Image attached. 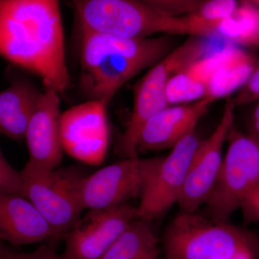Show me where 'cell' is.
<instances>
[{"mask_svg": "<svg viewBox=\"0 0 259 259\" xmlns=\"http://www.w3.org/2000/svg\"><path fill=\"white\" fill-rule=\"evenodd\" d=\"M0 56L64 93L71 83L60 0H0Z\"/></svg>", "mask_w": 259, "mask_h": 259, "instance_id": "cell-1", "label": "cell"}, {"mask_svg": "<svg viewBox=\"0 0 259 259\" xmlns=\"http://www.w3.org/2000/svg\"><path fill=\"white\" fill-rule=\"evenodd\" d=\"M80 83L90 100L109 103L125 83L175 47V35L131 38L81 31Z\"/></svg>", "mask_w": 259, "mask_h": 259, "instance_id": "cell-2", "label": "cell"}, {"mask_svg": "<svg viewBox=\"0 0 259 259\" xmlns=\"http://www.w3.org/2000/svg\"><path fill=\"white\" fill-rule=\"evenodd\" d=\"M162 243L163 259H230L243 253L259 257V239L253 233L197 212L177 214Z\"/></svg>", "mask_w": 259, "mask_h": 259, "instance_id": "cell-3", "label": "cell"}, {"mask_svg": "<svg viewBox=\"0 0 259 259\" xmlns=\"http://www.w3.org/2000/svg\"><path fill=\"white\" fill-rule=\"evenodd\" d=\"M81 31L144 38L156 34L192 36L187 17L161 14L139 0H72Z\"/></svg>", "mask_w": 259, "mask_h": 259, "instance_id": "cell-4", "label": "cell"}, {"mask_svg": "<svg viewBox=\"0 0 259 259\" xmlns=\"http://www.w3.org/2000/svg\"><path fill=\"white\" fill-rule=\"evenodd\" d=\"M209 48L204 37L190 36L150 68L138 83L134 90L132 115L117 147L122 157L139 156L138 144L144 125L155 114L169 106L166 88L170 79L186 65L207 54Z\"/></svg>", "mask_w": 259, "mask_h": 259, "instance_id": "cell-5", "label": "cell"}, {"mask_svg": "<svg viewBox=\"0 0 259 259\" xmlns=\"http://www.w3.org/2000/svg\"><path fill=\"white\" fill-rule=\"evenodd\" d=\"M222 169L204 204L207 217L230 222L243 199L259 187V141L233 125L227 138Z\"/></svg>", "mask_w": 259, "mask_h": 259, "instance_id": "cell-6", "label": "cell"}, {"mask_svg": "<svg viewBox=\"0 0 259 259\" xmlns=\"http://www.w3.org/2000/svg\"><path fill=\"white\" fill-rule=\"evenodd\" d=\"M20 173L23 196L41 213L56 238L64 237L81 218L79 188L85 175L73 167L44 170L28 164Z\"/></svg>", "mask_w": 259, "mask_h": 259, "instance_id": "cell-7", "label": "cell"}, {"mask_svg": "<svg viewBox=\"0 0 259 259\" xmlns=\"http://www.w3.org/2000/svg\"><path fill=\"white\" fill-rule=\"evenodd\" d=\"M199 141L195 131L171 148L165 157L145 158L138 218L153 221L177 204Z\"/></svg>", "mask_w": 259, "mask_h": 259, "instance_id": "cell-8", "label": "cell"}, {"mask_svg": "<svg viewBox=\"0 0 259 259\" xmlns=\"http://www.w3.org/2000/svg\"><path fill=\"white\" fill-rule=\"evenodd\" d=\"M108 104L89 100L61 113L59 134L63 151L81 163L101 164L110 144Z\"/></svg>", "mask_w": 259, "mask_h": 259, "instance_id": "cell-9", "label": "cell"}, {"mask_svg": "<svg viewBox=\"0 0 259 259\" xmlns=\"http://www.w3.org/2000/svg\"><path fill=\"white\" fill-rule=\"evenodd\" d=\"M236 107L228 99L219 123L207 139L199 141L177 202L181 212H197L210 197L222 169L223 147L234 125Z\"/></svg>", "mask_w": 259, "mask_h": 259, "instance_id": "cell-10", "label": "cell"}, {"mask_svg": "<svg viewBox=\"0 0 259 259\" xmlns=\"http://www.w3.org/2000/svg\"><path fill=\"white\" fill-rule=\"evenodd\" d=\"M138 218L137 208L127 203L111 209L89 210L65 235L64 259H100Z\"/></svg>", "mask_w": 259, "mask_h": 259, "instance_id": "cell-11", "label": "cell"}, {"mask_svg": "<svg viewBox=\"0 0 259 259\" xmlns=\"http://www.w3.org/2000/svg\"><path fill=\"white\" fill-rule=\"evenodd\" d=\"M144 166L145 158H126L85 175L79 188L83 210L111 209L139 197Z\"/></svg>", "mask_w": 259, "mask_h": 259, "instance_id": "cell-12", "label": "cell"}, {"mask_svg": "<svg viewBox=\"0 0 259 259\" xmlns=\"http://www.w3.org/2000/svg\"><path fill=\"white\" fill-rule=\"evenodd\" d=\"M59 95L55 90L46 88L25 132L29 152L26 164L38 169H54L62 160Z\"/></svg>", "mask_w": 259, "mask_h": 259, "instance_id": "cell-13", "label": "cell"}, {"mask_svg": "<svg viewBox=\"0 0 259 259\" xmlns=\"http://www.w3.org/2000/svg\"><path fill=\"white\" fill-rule=\"evenodd\" d=\"M214 103L203 98L191 103L169 105L151 117L140 136L138 153L173 148L187 135L195 131L199 121Z\"/></svg>", "mask_w": 259, "mask_h": 259, "instance_id": "cell-14", "label": "cell"}, {"mask_svg": "<svg viewBox=\"0 0 259 259\" xmlns=\"http://www.w3.org/2000/svg\"><path fill=\"white\" fill-rule=\"evenodd\" d=\"M53 238H56L55 232L28 199L0 194V241L23 245Z\"/></svg>", "mask_w": 259, "mask_h": 259, "instance_id": "cell-15", "label": "cell"}, {"mask_svg": "<svg viewBox=\"0 0 259 259\" xmlns=\"http://www.w3.org/2000/svg\"><path fill=\"white\" fill-rule=\"evenodd\" d=\"M213 57L212 73L205 98L214 102L238 91L258 64L254 56L230 42L221 50L213 52Z\"/></svg>", "mask_w": 259, "mask_h": 259, "instance_id": "cell-16", "label": "cell"}, {"mask_svg": "<svg viewBox=\"0 0 259 259\" xmlns=\"http://www.w3.org/2000/svg\"><path fill=\"white\" fill-rule=\"evenodd\" d=\"M42 94L33 83L22 78L0 92V134L14 141L25 139Z\"/></svg>", "mask_w": 259, "mask_h": 259, "instance_id": "cell-17", "label": "cell"}, {"mask_svg": "<svg viewBox=\"0 0 259 259\" xmlns=\"http://www.w3.org/2000/svg\"><path fill=\"white\" fill-rule=\"evenodd\" d=\"M161 252L152 221L136 218L100 259H159Z\"/></svg>", "mask_w": 259, "mask_h": 259, "instance_id": "cell-18", "label": "cell"}, {"mask_svg": "<svg viewBox=\"0 0 259 259\" xmlns=\"http://www.w3.org/2000/svg\"><path fill=\"white\" fill-rule=\"evenodd\" d=\"M213 36L239 47H259V7L244 0L218 24Z\"/></svg>", "mask_w": 259, "mask_h": 259, "instance_id": "cell-19", "label": "cell"}, {"mask_svg": "<svg viewBox=\"0 0 259 259\" xmlns=\"http://www.w3.org/2000/svg\"><path fill=\"white\" fill-rule=\"evenodd\" d=\"M238 0H207L203 5L186 15L192 36L213 37L214 29L223 19L228 18L238 8Z\"/></svg>", "mask_w": 259, "mask_h": 259, "instance_id": "cell-20", "label": "cell"}, {"mask_svg": "<svg viewBox=\"0 0 259 259\" xmlns=\"http://www.w3.org/2000/svg\"><path fill=\"white\" fill-rule=\"evenodd\" d=\"M161 14L170 17L186 16L196 11L207 0H139Z\"/></svg>", "mask_w": 259, "mask_h": 259, "instance_id": "cell-21", "label": "cell"}, {"mask_svg": "<svg viewBox=\"0 0 259 259\" xmlns=\"http://www.w3.org/2000/svg\"><path fill=\"white\" fill-rule=\"evenodd\" d=\"M7 194L23 195V180L20 171L10 164L0 148V194Z\"/></svg>", "mask_w": 259, "mask_h": 259, "instance_id": "cell-22", "label": "cell"}, {"mask_svg": "<svg viewBox=\"0 0 259 259\" xmlns=\"http://www.w3.org/2000/svg\"><path fill=\"white\" fill-rule=\"evenodd\" d=\"M231 100L236 107L247 105L259 100V63L246 82L238 90L236 97Z\"/></svg>", "mask_w": 259, "mask_h": 259, "instance_id": "cell-23", "label": "cell"}, {"mask_svg": "<svg viewBox=\"0 0 259 259\" xmlns=\"http://www.w3.org/2000/svg\"><path fill=\"white\" fill-rule=\"evenodd\" d=\"M239 209L245 223H259V187L243 199Z\"/></svg>", "mask_w": 259, "mask_h": 259, "instance_id": "cell-24", "label": "cell"}, {"mask_svg": "<svg viewBox=\"0 0 259 259\" xmlns=\"http://www.w3.org/2000/svg\"><path fill=\"white\" fill-rule=\"evenodd\" d=\"M11 259H64L47 245H41L36 250L28 253H15Z\"/></svg>", "mask_w": 259, "mask_h": 259, "instance_id": "cell-25", "label": "cell"}, {"mask_svg": "<svg viewBox=\"0 0 259 259\" xmlns=\"http://www.w3.org/2000/svg\"><path fill=\"white\" fill-rule=\"evenodd\" d=\"M247 134L259 141V102L250 115Z\"/></svg>", "mask_w": 259, "mask_h": 259, "instance_id": "cell-26", "label": "cell"}, {"mask_svg": "<svg viewBox=\"0 0 259 259\" xmlns=\"http://www.w3.org/2000/svg\"><path fill=\"white\" fill-rule=\"evenodd\" d=\"M14 253L5 244V242L0 241V259H11Z\"/></svg>", "mask_w": 259, "mask_h": 259, "instance_id": "cell-27", "label": "cell"}, {"mask_svg": "<svg viewBox=\"0 0 259 259\" xmlns=\"http://www.w3.org/2000/svg\"><path fill=\"white\" fill-rule=\"evenodd\" d=\"M258 258V255L252 253H243L241 254L236 255L230 259H257Z\"/></svg>", "mask_w": 259, "mask_h": 259, "instance_id": "cell-28", "label": "cell"}, {"mask_svg": "<svg viewBox=\"0 0 259 259\" xmlns=\"http://www.w3.org/2000/svg\"><path fill=\"white\" fill-rule=\"evenodd\" d=\"M250 3H253V5H256L259 7V0H249Z\"/></svg>", "mask_w": 259, "mask_h": 259, "instance_id": "cell-29", "label": "cell"}, {"mask_svg": "<svg viewBox=\"0 0 259 259\" xmlns=\"http://www.w3.org/2000/svg\"><path fill=\"white\" fill-rule=\"evenodd\" d=\"M258 259H259V257H258Z\"/></svg>", "mask_w": 259, "mask_h": 259, "instance_id": "cell-30", "label": "cell"}]
</instances>
